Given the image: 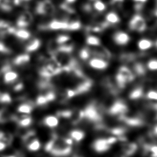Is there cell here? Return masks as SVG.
<instances>
[{
    "label": "cell",
    "instance_id": "obj_27",
    "mask_svg": "<svg viewBox=\"0 0 157 157\" xmlns=\"http://www.w3.org/2000/svg\"><path fill=\"white\" fill-rule=\"evenodd\" d=\"M48 102V100L43 94H39L36 99V104L37 105H44L47 104Z\"/></svg>",
    "mask_w": 157,
    "mask_h": 157
},
{
    "label": "cell",
    "instance_id": "obj_6",
    "mask_svg": "<svg viewBox=\"0 0 157 157\" xmlns=\"http://www.w3.org/2000/svg\"><path fill=\"white\" fill-rule=\"evenodd\" d=\"M88 63L90 67L97 70H104L106 69L108 66V63L105 59L98 57L90 59Z\"/></svg>",
    "mask_w": 157,
    "mask_h": 157
},
{
    "label": "cell",
    "instance_id": "obj_28",
    "mask_svg": "<svg viewBox=\"0 0 157 157\" xmlns=\"http://www.w3.org/2000/svg\"><path fill=\"white\" fill-rule=\"evenodd\" d=\"M147 67L151 71H157V59H150L147 63Z\"/></svg>",
    "mask_w": 157,
    "mask_h": 157
},
{
    "label": "cell",
    "instance_id": "obj_35",
    "mask_svg": "<svg viewBox=\"0 0 157 157\" xmlns=\"http://www.w3.org/2000/svg\"><path fill=\"white\" fill-rule=\"evenodd\" d=\"M3 157H16V156L13 155H6V156H4Z\"/></svg>",
    "mask_w": 157,
    "mask_h": 157
},
{
    "label": "cell",
    "instance_id": "obj_7",
    "mask_svg": "<svg viewBox=\"0 0 157 157\" xmlns=\"http://www.w3.org/2000/svg\"><path fill=\"white\" fill-rule=\"evenodd\" d=\"M113 39L117 45H124L127 44L130 40V37L125 32L118 31L114 34Z\"/></svg>",
    "mask_w": 157,
    "mask_h": 157
},
{
    "label": "cell",
    "instance_id": "obj_19",
    "mask_svg": "<svg viewBox=\"0 0 157 157\" xmlns=\"http://www.w3.org/2000/svg\"><path fill=\"white\" fill-rule=\"evenodd\" d=\"M86 42L88 45L93 47L98 46L101 44L100 39L98 37L93 35H89L87 36L86 39Z\"/></svg>",
    "mask_w": 157,
    "mask_h": 157
},
{
    "label": "cell",
    "instance_id": "obj_10",
    "mask_svg": "<svg viewBox=\"0 0 157 157\" xmlns=\"http://www.w3.org/2000/svg\"><path fill=\"white\" fill-rule=\"evenodd\" d=\"M20 0H0V9L4 11H10L20 3Z\"/></svg>",
    "mask_w": 157,
    "mask_h": 157
},
{
    "label": "cell",
    "instance_id": "obj_2",
    "mask_svg": "<svg viewBox=\"0 0 157 157\" xmlns=\"http://www.w3.org/2000/svg\"><path fill=\"white\" fill-rule=\"evenodd\" d=\"M129 28L137 32H142L147 28V22L140 15H135L129 22Z\"/></svg>",
    "mask_w": 157,
    "mask_h": 157
},
{
    "label": "cell",
    "instance_id": "obj_26",
    "mask_svg": "<svg viewBox=\"0 0 157 157\" xmlns=\"http://www.w3.org/2000/svg\"><path fill=\"white\" fill-rule=\"evenodd\" d=\"M90 55H91V52L89 48H83L80 51V53H79L80 57L83 60H86L88 59Z\"/></svg>",
    "mask_w": 157,
    "mask_h": 157
},
{
    "label": "cell",
    "instance_id": "obj_20",
    "mask_svg": "<svg viewBox=\"0 0 157 157\" xmlns=\"http://www.w3.org/2000/svg\"><path fill=\"white\" fill-rule=\"evenodd\" d=\"M84 132L80 130H73L70 132L71 139L75 141H80L84 137Z\"/></svg>",
    "mask_w": 157,
    "mask_h": 157
},
{
    "label": "cell",
    "instance_id": "obj_32",
    "mask_svg": "<svg viewBox=\"0 0 157 157\" xmlns=\"http://www.w3.org/2000/svg\"><path fill=\"white\" fill-rule=\"evenodd\" d=\"M7 146V145L5 143H4V142L0 141V151L4 150L6 148Z\"/></svg>",
    "mask_w": 157,
    "mask_h": 157
},
{
    "label": "cell",
    "instance_id": "obj_16",
    "mask_svg": "<svg viewBox=\"0 0 157 157\" xmlns=\"http://www.w3.org/2000/svg\"><path fill=\"white\" fill-rule=\"evenodd\" d=\"M18 39L20 40H27L30 37V33L24 29H15L13 34Z\"/></svg>",
    "mask_w": 157,
    "mask_h": 157
},
{
    "label": "cell",
    "instance_id": "obj_8",
    "mask_svg": "<svg viewBox=\"0 0 157 157\" xmlns=\"http://www.w3.org/2000/svg\"><path fill=\"white\" fill-rule=\"evenodd\" d=\"M15 28L10 23L0 20V36H4L6 34H13Z\"/></svg>",
    "mask_w": 157,
    "mask_h": 157
},
{
    "label": "cell",
    "instance_id": "obj_5",
    "mask_svg": "<svg viewBox=\"0 0 157 157\" xmlns=\"http://www.w3.org/2000/svg\"><path fill=\"white\" fill-rule=\"evenodd\" d=\"M69 23L64 20H53L49 22L47 25L40 26L41 29H50V30H59V29H68Z\"/></svg>",
    "mask_w": 157,
    "mask_h": 157
},
{
    "label": "cell",
    "instance_id": "obj_31",
    "mask_svg": "<svg viewBox=\"0 0 157 157\" xmlns=\"http://www.w3.org/2000/svg\"><path fill=\"white\" fill-rule=\"evenodd\" d=\"M150 150L152 157H157V146L151 147Z\"/></svg>",
    "mask_w": 157,
    "mask_h": 157
},
{
    "label": "cell",
    "instance_id": "obj_37",
    "mask_svg": "<svg viewBox=\"0 0 157 157\" xmlns=\"http://www.w3.org/2000/svg\"><path fill=\"white\" fill-rule=\"evenodd\" d=\"M155 45H156V46L157 47V40L156 41V43H155Z\"/></svg>",
    "mask_w": 157,
    "mask_h": 157
},
{
    "label": "cell",
    "instance_id": "obj_12",
    "mask_svg": "<svg viewBox=\"0 0 157 157\" xmlns=\"http://www.w3.org/2000/svg\"><path fill=\"white\" fill-rule=\"evenodd\" d=\"M41 42L37 38L30 40L25 45V50L27 52H33L37 50L40 46Z\"/></svg>",
    "mask_w": 157,
    "mask_h": 157
},
{
    "label": "cell",
    "instance_id": "obj_23",
    "mask_svg": "<svg viewBox=\"0 0 157 157\" xmlns=\"http://www.w3.org/2000/svg\"><path fill=\"white\" fill-rule=\"evenodd\" d=\"M40 142L38 139H36L28 145H26L27 148L31 151H36L40 149Z\"/></svg>",
    "mask_w": 157,
    "mask_h": 157
},
{
    "label": "cell",
    "instance_id": "obj_30",
    "mask_svg": "<svg viewBox=\"0 0 157 157\" xmlns=\"http://www.w3.org/2000/svg\"><path fill=\"white\" fill-rule=\"evenodd\" d=\"M147 96L150 99L157 100V92L155 91H150L147 93Z\"/></svg>",
    "mask_w": 157,
    "mask_h": 157
},
{
    "label": "cell",
    "instance_id": "obj_9",
    "mask_svg": "<svg viewBox=\"0 0 157 157\" xmlns=\"http://www.w3.org/2000/svg\"><path fill=\"white\" fill-rule=\"evenodd\" d=\"M132 74L131 71L126 67H121L118 72L117 78L121 82H125L128 80H131Z\"/></svg>",
    "mask_w": 157,
    "mask_h": 157
},
{
    "label": "cell",
    "instance_id": "obj_17",
    "mask_svg": "<svg viewBox=\"0 0 157 157\" xmlns=\"http://www.w3.org/2000/svg\"><path fill=\"white\" fill-rule=\"evenodd\" d=\"M153 46L151 40L148 39H141L137 42V47L140 50H147Z\"/></svg>",
    "mask_w": 157,
    "mask_h": 157
},
{
    "label": "cell",
    "instance_id": "obj_34",
    "mask_svg": "<svg viewBox=\"0 0 157 157\" xmlns=\"http://www.w3.org/2000/svg\"><path fill=\"white\" fill-rule=\"evenodd\" d=\"M65 1H66V2L67 4H72L76 1V0H65Z\"/></svg>",
    "mask_w": 157,
    "mask_h": 157
},
{
    "label": "cell",
    "instance_id": "obj_36",
    "mask_svg": "<svg viewBox=\"0 0 157 157\" xmlns=\"http://www.w3.org/2000/svg\"><path fill=\"white\" fill-rule=\"evenodd\" d=\"M20 1H30V0H20Z\"/></svg>",
    "mask_w": 157,
    "mask_h": 157
},
{
    "label": "cell",
    "instance_id": "obj_24",
    "mask_svg": "<svg viewBox=\"0 0 157 157\" xmlns=\"http://www.w3.org/2000/svg\"><path fill=\"white\" fill-rule=\"evenodd\" d=\"M71 39H70V37L67 36V35H59L55 39L56 42H57V44L59 45H63V44H64L67 42H68L69 41H70Z\"/></svg>",
    "mask_w": 157,
    "mask_h": 157
},
{
    "label": "cell",
    "instance_id": "obj_22",
    "mask_svg": "<svg viewBox=\"0 0 157 157\" xmlns=\"http://www.w3.org/2000/svg\"><path fill=\"white\" fill-rule=\"evenodd\" d=\"M12 101L11 96L6 92L0 93V104H9L11 103Z\"/></svg>",
    "mask_w": 157,
    "mask_h": 157
},
{
    "label": "cell",
    "instance_id": "obj_13",
    "mask_svg": "<svg viewBox=\"0 0 157 157\" xmlns=\"http://www.w3.org/2000/svg\"><path fill=\"white\" fill-rule=\"evenodd\" d=\"M18 75L16 72L12 70H9L4 73L3 80L4 83L7 84H10L14 83L18 78Z\"/></svg>",
    "mask_w": 157,
    "mask_h": 157
},
{
    "label": "cell",
    "instance_id": "obj_1",
    "mask_svg": "<svg viewBox=\"0 0 157 157\" xmlns=\"http://www.w3.org/2000/svg\"><path fill=\"white\" fill-rule=\"evenodd\" d=\"M36 12L39 15H52L55 12V7L50 0H44L37 3Z\"/></svg>",
    "mask_w": 157,
    "mask_h": 157
},
{
    "label": "cell",
    "instance_id": "obj_29",
    "mask_svg": "<svg viewBox=\"0 0 157 157\" xmlns=\"http://www.w3.org/2000/svg\"><path fill=\"white\" fill-rule=\"evenodd\" d=\"M23 88H24V84L21 81L17 82L16 83H15L13 85V86H12L13 90L14 91H16V92L20 91L21 90H22L23 89Z\"/></svg>",
    "mask_w": 157,
    "mask_h": 157
},
{
    "label": "cell",
    "instance_id": "obj_21",
    "mask_svg": "<svg viewBox=\"0 0 157 157\" xmlns=\"http://www.w3.org/2000/svg\"><path fill=\"white\" fill-rule=\"evenodd\" d=\"M93 1V6L94 9L99 12H103L106 9V6L101 0H92Z\"/></svg>",
    "mask_w": 157,
    "mask_h": 157
},
{
    "label": "cell",
    "instance_id": "obj_25",
    "mask_svg": "<svg viewBox=\"0 0 157 157\" xmlns=\"http://www.w3.org/2000/svg\"><path fill=\"white\" fill-rule=\"evenodd\" d=\"M69 23L68 30L76 31L81 28V23L78 20H74Z\"/></svg>",
    "mask_w": 157,
    "mask_h": 157
},
{
    "label": "cell",
    "instance_id": "obj_11",
    "mask_svg": "<svg viewBox=\"0 0 157 157\" xmlns=\"http://www.w3.org/2000/svg\"><path fill=\"white\" fill-rule=\"evenodd\" d=\"M29 61L30 56L28 54H20L13 59V63L15 66H21L27 64Z\"/></svg>",
    "mask_w": 157,
    "mask_h": 157
},
{
    "label": "cell",
    "instance_id": "obj_18",
    "mask_svg": "<svg viewBox=\"0 0 157 157\" xmlns=\"http://www.w3.org/2000/svg\"><path fill=\"white\" fill-rule=\"evenodd\" d=\"M120 20L118 15L113 12H109L105 15V21L108 24H117L120 21Z\"/></svg>",
    "mask_w": 157,
    "mask_h": 157
},
{
    "label": "cell",
    "instance_id": "obj_4",
    "mask_svg": "<svg viewBox=\"0 0 157 157\" xmlns=\"http://www.w3.org/2000/svg\"><path fill=\"white\" fill-rule=\"evenodd\" d=\"M33 20V14L28 10L23 12L18 17L17 21V25L22 28L29 26Z\"/></svg>",
    "mask_w": 157,
    "mask_h": 157
},
{
    "label": "cell",
    "instance_id": "obj_38",
    "mask_svg": "<svg viewBox=\"0 0 157 157\" xmlns=\"http://www.w3.org/2000/svg\"><path fill=\"white\" fill-rule=\"evenodd\" d=\"M0 120H1V111H0Z\"/></svg>",
    "mask_w": 157,
    "mask_h": 157
},
{
    "label": "cell",
    "instance_id": "obj_3",
    "mask_svg": "<svg viewBox=\"0 0 157 157\" xmlns=\"http://www.w3.org/2000/svg\"><path fill=\"white\" fill-rule=\"evenodd\" d=\"M115 142L114 139H99L93 143V148L98 152H104L107 151L111 144Z\"/></svg>",
    "mask_w": 157,
    "mask_h": 157
},
{
    "label": "cell",
    "instance_id": "obj_15",
    "mask_svg": "<svg viewBox=\"0 0 157 157\" xmlns=\"http://www.w3.org/2000/svg\"><path fill=\"white\" fill-rule=\"evenodd\" d=\"M44 124L48 128H53L56 127L59 124L58 118L54 115H48L43 120Z\"/></svg>",
    "mask_w": 157,
    "mask_h": 157
},
{
    "label": "cell",
    "instance_id": "obj_14",
    "mask_svg": "<svg viewBox=\"0 0 157 157\" xmlns=\"http://www.w3.org/2000/svg\"><path fill=\"white\" fill-rule=\"evenodd\" d=\"M33 110V104L30 102L21 104L17 107V112L19 113L29 115Z\"/></svg>",
    "mask_w": 157,
    "mask_h": 157
},
{
    "label": "cell",
    "instance_id": "obj_33",
    "mask_svg": "<svg viewBox=\"0 0 157 157\" xmlns=\"http://www.w3.org/2000/svg\"><path fill=\"white\" fill-rule=\"evenodd\" d=\"M133 1L137 3H141V4L147 1V0H133Z\"/></svg>",
    "mask_w": 157,
    "mask_h": 157
}]
</instances>
